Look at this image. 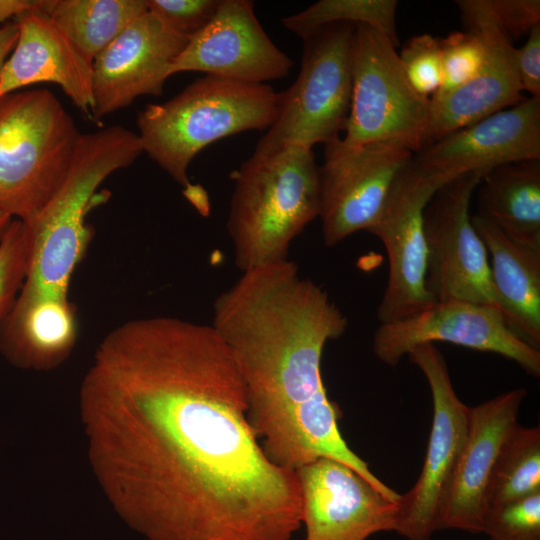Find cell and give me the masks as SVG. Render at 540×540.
Listing matches in <instances>:
<instances>
[{"label": "cell", "instance_id": "obj_1", "mask_svg": "<svg viewBox=\"0 0 540 540\" xmlns=\"http://www.w3.org/2000/svg\"><path fill=\"white\" fill-rule=\"evenodd\" d=\"M213 325L171 316L106 334L79 389L87 458L118 516L147 540H290L295 471L274 465Z\"/></svg>", "mask_w": 540, "mask_h": 540}, {"label": "cell", "instance_id": "obj_2", "mask_svg": "<svg viewBox=\"0 0 540 540\" xmlns=\"http://www.w3.org/2000/svg\"><path fill=\"white\" fill-rule=\"evenodd\" d=\"M212 325L239 369L248 422L274 465L295 471L321 457L335 459L399 499L340 433L341 413L327 395L321 360L348 322L323 287L301 277L288 259L243 272L216 297Z\"/></svg>", "mask_w": 540, "mask_h": 540}, {"label": "cell", "instance_id": "obj_3", "mask_svg": "<svg viewBox=\"0 0 540 540\" xmlns=\"http://www.w3.org/2000/svg\"><path fill=\"white\" fill-rule=\"evenodd\" d=\"M279 92L206 75L161 104H149L137 117L143 152L183 187V194L204 216L207 192L188 177L193 158L209 144L251 130H268L278 113Z\"/></svg>", "mask_w": 540, "mask_h": 540}, {"label": "cell", "instance_id": "obj_4", "mask_svg": "<svg viewBox=\"0 0 540 540\" xmlns=\"http://www.w3.org/2000/svg\"><path fill=\"white\" fill-rule=\"evenodd\" d=\"M142 152L138 134L122 126L80 135L62 185L36 218L23 222L30 254L21 293L69 298L73 272L92 238L86 216L96 189Z\"/></svg>", "mask_w": 540, "mask_h": 540}, {"label": "cell", "instance_id": "obj_5", "mask_svg": "<svg viewBox=\"0 0 540 540\" xmlns=\"http://www.w3.org/2000/svg\"><path fill=\"white\" fill-rule=\"evenodd\" d=\"M227 231L243 273L284 261L291 242L319 215V166L311 148L250 156L232 175Z\"/></svg>", "mask_w": 540, "mask_h": 540}, {"label": "cell", "instance_id": "obj_6", "mask_svg": "<svg viewBox=\"0 0 540 540\" xmlns=\"http://www.w3.org/2000/svg\"><path fill=\"white\" fill-rule=\"evenodd\" d=\"M80 135L47 89L0 97V211L36 218L62 185Z\"/></svg>", "mask_w": 540, "mask_h": 540}, {"label": "cell", "instance_id": "obj_7", "mask_svg": "<svg viewBox=\"0 0 540 540\" xmlns=\"http://www.w3.org/2000/svg\"><path fill=\"white\" fill-rule=\"evenodd\" d=\"M354 29L352 23H334L303 39L298 76L279 92L276 119L252 156H269L292 145L312 149L339 138L351 105Z\"/></svg>", "mask_w": 540, "mask_h": 540}, {"label": "cell", "instance_id": "obj_8", "mask_svg": "<svg viewBox=\"0 0 540 540\" xmlns=\"http://www.w3.org/2000/svg\"><path fill=\"white\" fill-rule=\"evenodd\" d=\"M396 45L377 28L355 25L352 96L341 138L344 144L396 142L412 152L427 146L430 98L416 93L408 83Z\"/></svg>", "mask_w": 540, "mask_h": 540}, {"label": "cell", "instance_id": "obj_9", "mask_svg": "<svg viewBox=\"0 0 540 540\" xmlns=\"http://www.w3.org/2000/svg\"><path fill=\"white\" fill-rule=\"evenodd\" d=\"M484 174L472 171L454 178L425 208L426 286L436 301L495 306L488 253L469 212Z\"/></svg>", "mask_w": 540, "mask_h": 540}, {"label": "cell", "instance_id": "obj_10", "mask_svg": "<svg viewBox=\"0 0 540 540\" xmlns=\"http://www.w3.org/2000/svg\"><path fill=\"white\" fill-rule=\"evenodd\" d=\"M425 376L432 396L433 420L421 474L399 500L396 532L408 540H429L464 447L470 407L457 396L447 363L435 344L414 347L407 354Z\"/></svg>", "mask_w": 540, "mask_h": 540}, {"label": "cell", "instance_id": "obj_11", "mask_svg": "<svg viewBox=\"0 0 540 540\" xmlns=\"http://www.w3.org/2000/svg\"><path fill=\"white\" fill-rule=\"evenodd\" d=\"M413 158L414 152L396 142L351 146L339 137L325 144L324 161L319 166L318 215L325 246L367 231Z\"/></svg>", "mask_w": 540, "mask_h": 540}, {"label": "cell", "instance_id": "obj_12", "mask_svg": "<svg viewBox=\"0 0 540 540\" xmlns=\"http://www.w3.org/2000/svg\"><path fill=\"white\" fill-rule=\"evenodd\" d=\"M443 185L413 158L367 230L382 242L388 258L387 284L376 309L380 323L409 317L436 302L426 286L424 211Z\"/></svg>", "mask_w": 540, "mask_h": 540}, {"label": "cell", "instance_id": "obj_13", "mask_svg": "<svg viewBox=\"0 0 540 540\" xmlns=\"http://www.w3.org/2000/svg\"><path fill=\"white\" fill-rule=\"evenodd\" d=\"M435 342L499 354L528 374L540 375V351L517 337L495 306L465 301H436L409 317L381 323L373 336V352L396 366L414 347Z\"/></svg>", "mask_w": 540, "mask_h": 540}, {"label": "cell", "instance_id": "obj_14", "mask_svg": "<svg viewBox=\"0 0 540 540\" xmlns=\"http://www.w3.org/2000/svg\"><path fill=\"white\" fill-rule=\"evenodd\" d=\"M295 472L305 540H366L396 530L400 499L388 498L348 465L321 457Z\"/></svg>", "mask_w": 540, "mask_h": 540}, {"label": "cell", "instance_id": "obj_15", "mask_svg": "<svg viewBox=\"0 0 540 540\" xmlns=\"http://www.w3.org/2000/svg\"><path fill=\"white\" fill-rule=\"evenodd\" d=\"M292 59L260 25L252 1L220 0L211 21L190 38L171 66L228 80L264 84L289 75Z\"/></svg>", "mask_w": 540, "mask_h": 540}, {"label": "cell", "instance_id": "obj_16", "mask_svg": "<svg viewBox=\"0 0 540 540\" xmlns=\"http://www.w3.org/2000/svg\"><path fill=\"white\" fill-rule=\"evenodd\" d=\"M189 40L148 11L136 18L92 62V118L125 108L139 96L161 95Z\"/></svg>", "mask_w": 540, "mask_h": 540}, {"label": "cell", "instance_id": "obj_17", "mask_svg": "<svg viewBox=\"0 0 540 540\" xmlns=\"http://www.w3.org/2000/svg\"><path fill=\"white\" fill-rule=\"evenodd\" d=\"M540 160V98L528 97L427 145L414 161L446 184L472 171Z\"/></svg>", "mask_w": 540, "mask_h": 540}, {"label": "cell", "instance_id": "obj_18", "mask_svg": "<svg viewBox=\"0 0 540 540\" xmlns=\"http://www.w3.org/2000/svg\"><path fill=\"white\" fill-rule=\"evenodd\" d=\"M527 392L517 388L470 408L469 428L437 530L481 532L486 493L500 449L517 424Z\"/></svg>", "mask_w": 540, "mask_h": 540}, {"label": "cell", "instance_id": "obj_19", "mask_svg": "<svg viewBox=\"0 0 540 540\" xmlns=\"http://www.w3.org/2000/svg\"><path fill=\"white\" fill-rule=\"evenodd\" d=\"M39 6L14 18L18 39L0 74V97L28 85L50 82L92 117V63Z\"/></svg>", "mask_w": 540, "mask_h": 540}, {"label": "cell", "instance_id": "obj_20", "mask_svg": "<svg viewBox=\"0 0 540 540\" xmlns=\"http://www.w3.org/2000/svg\"><path fill=\"white\" fill-rule=\"evenodd\" d=\"M467 31L483 40L486 61L467 84L449 92H437L430 98L427 145L525 99L512 42L488 25H476Z\"/></svg>", "mask_w": 540, "mask_h": 540}, {"label": "cell", "instance_id": "obj_21", "mask_svg": "<svg viewBox=\"0 0 540 540\" xmlns=\"http://www.w3.org/2000/svg\"><path fill=\"white\" fill-rule=\"evenodd\" d=\"M77 339V308L69 298L19 292L0 321V353L23 370L58 368L70 357Z\"/></svg>", "mask_w": 540, "mask_h": 540}, {"label": "cell", "instance_id": "obj_22", "mask_svg": "<svg viewBox=\"0 0 540 540\" xmlns=\"http://www.w3.org/2000/svg\"><path fill=\"white\" fill-rule=\"evenodd\" d=\"M472 223L491 257L496 308L517 337L539 350L540 250L514 242L477 214Z\"/></svg>", "mask_w": 540, "mask_h": 540}, {"label": "cell", "instance_id": "obj_23", "mask_svg": "<svg viewBox=\"0 0 540 540\" xmlns=\"http://www.w3.org/2000/svg\"><path fill=\"white\" fill-rule=\"evenodd\" d=\"M478 187L477 215L514 242L540 250V160L495 167Z\"/></svg>", "mask_w": 540, "mask_h": 540}, {"label": "cell", "instance_id": "obj_24", "mask_svg": "<svg viewBox=\"0 0 540 540\" xmlns=\"http://www.w3.org/2000/svg\"><path fill=\"white\" fill-rule=\"evenodd\" d=\"M91 63L130 23L146 0H42L38 8Z\"/></svg>", "mask_w": 540, "mask_h": 540}, {"label": "cell", "instance_id": "obj_25", "mask_svg": "<svg viewBox=\"0 0 540 540\" xmlns=\"http://www.w3.org/2000/svg\"><path fill=\"white\" fill-rule=\"evenodd\" d=\"M539 491L540 429L517 423L494 465L486 493V510Z\"/></svg>", "mask_w": 540, "mask_h": 540}, {"label": "cell", "instance_id": "obj_26", "mask_svg": "<svg viewBox=\"0 0 540 540\" xmlns=\"http://www.w3.org/2000/svg\"><path fill=\"white\" fill-rule=\"evenodd\" d=\"M395 0H320L281 20L302 40L324 26L347 22L377 28L397 42Z\"/></svg>", "mask_w": 540, "mask_h": 540}, {"label": "cell", "instance_id": "obj_27", "mask_svg": "<svg viewBox=\"0 0 540 540\" xmlns=\"http://www.w3.org/2000/svg\"><path fill=\"white\" fill-rule=\"evenodd\" d=\"M466 28L488 25L510 41L528 35L540 23L539 0H458Z\"/></svg>", "mask_w": 540, "mask_h": 540}, {"label": "cell", "instance_id": "obj_28", "mask_svg": "<svg viewBox=\"0 0 540 540\" xmlns=\"http://www.w3.org/2000/svg\"><path fill=\"white\" fill-rule=\"evenodd\" d=\"M440 52L442 84L438 92L455 90L474 79L487 55L483 40L470 31H455L440 38Z\"/></svg>", "mask_w": 540, "mask_h": 540}, {"label": "cell", "instance_id": "obj_29", "mask_svg": "<svg viewBox=\"0 0 540 540\" xmlns=\"http://www.w3.org/2000/svg\"><path fill=\"white\" fill-rule=\"evenodd\" d=\"M481 532L491 540H540V491L488 508Z\"/></svg>", "mask_w": 540, "mask_h": 540}, {"label": "cell", "instance_id": "obj_30", "mask_svg": "<svg viewBox=\"0 0 540 540\" xmlns=\"http://www.w3.org/2000/svg\"><path fill=\"white\" fill-rule=\"evenodd\" d=\"M30 238L26 225L13 219L0 240V321L12 308L26 279Z\"/></svg>", "mask_w": 540, "mask_h": 540}, {"label": "cell", "instance_id": "obj_31", "mask_svg": "<svg viewBox=\"0 0 540 540\" xmlns=\"http://www.w3.org/2000/svg\"><path fill=\"white\" fill-rule=\"evenodd\" d=\"M405 77L419 95L431 98L441 88L440 38L421 34L411 38L398 54Z\"/></svg>", "mask_w": 540, "mask_h": 540}, {"label": "cell", "instance_id": "obj_32", "mask_svg": "<svg viewBox=\"0 0 540 540\" xmlns=\"http://www.w3.org/2000/svg\"><path fill=\"white\" fill-rule=\"evenodd\" d=\"M146 2L148 12L168 29L190 39L211 21L220 0H146Z\"/></svg>", "mask_w": 540, "mask_h": 540}, {"label": "cell", "instance_id": "obj_33", "mask_svg": "<svg viewBox=\"0 0 540 540\" xmlns=\"http://www.w3.org/2000/svg\"><path fill=\"white\" fill-rule=\"evenodd\" d=\"M525 44L516 48V66L522 91L540 98V23L532 27Z\"/></svg>", "mask_w": 540, "mask_h": 540}, {"label": "cell", "instance_id": "obj_34", "mask_svg": "<svg viewBox=\"0 0 540 540\" xmlns=\"http://www.w3.org/2000/svg\"><path fill=\"white\" fill-rule=\"evenodd\" d=\"M18 39V26L14 19L0 25V74Z\"/></svg>", "mask_w": 540, "mask_h": 540}, {"label": "cell", "instance_id": "obj_35", "mask_svg": "<svg viewBox=\"0 0 540 540\" xmlns=\"http://www.w3.org/2000/svg\"><path fill=\"white\" fill-rule=\"evenodd\" d=\"M42 0H0V25L20 13L38 7Z\"/></svg>", "mask_w": 540, "mask_h": 540}, {"label": "cell", "instance_id": "obj_36", "mask_svg": "<svg viewBox=\"0 0 540 540\" xmlns=\"http://www.w3.org/2000/svg\"><path fill=\"white\" fill-rule=\"evenodd\" d=\"M12 220L13 218L9 214L0 211V240Z\"/></svg>", "mask_w": 540, "mask_h": 540}]
</instances>
